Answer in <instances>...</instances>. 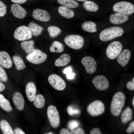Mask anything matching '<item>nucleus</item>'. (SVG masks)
<instances>
[{"label": "nucleus", "mask_w": 134, "mask_h": 134, "mask_svg": "<svg viewBox=\"0 0 134 134\" xmlns=\"http://www.w3.org/2000/svg\"><path fill=\"white\" fill-rule=\"evenodd\" d=\"M125 97L121 92H118L114 95L111 102L110 110L111 114L115 116H119L124 107Z\"/></svg>", "instance_id": "nucleus-1"}, {"label": "nucleus", "mask_w": 134, "mask_h": 134, "mask_svg": "<svg viewBox=\"0 0 134 134\" xmlns=\"http://www.w3.org/2000/svg\"><path fill=\"white\" fill-rule=\"evenodd\" d=\"M124 32L123 29L120 27H112L101 31L100 34L99 38L102 41H107L122 36Z\"/></svg>", "instance_id": "nucleus-2"}, {"label": "nucleus", "mask_w": 134, "mask_h": 134, "mask_svg": "<svg viewBox=\"0 0 134 134\" xmlns=\"http://www.w3.org/2000/svg\"><path fill=\"white\" fill-rule=\"evenodd\" d=\"M64 42L66 44L71 48L78 50L83 46L84 41L83 38L78 34L68 35L65 37Z\"/></svg>", "instance_id": "nucleus-3"}, {"label": "nucleus", "mask_w": 134, "mask_h": 134, "mask_svg": "<svg viewBox=\"0 0 134 134\" xmlns=\"http://www.w3.org/2000/svg\"><path fill=\"white\" fill-rule=\"evenodd\" d=\"M115 12L126 15H130L134 12V5L131 2L122 1L115 3L113 7Z\"/></svg>", "instance_id": "nucleus-4"}, {"label": "nucleus", "mask_w": 134, "mask_h": 134, "mask_svg": "<svg viewBox=\"0 0 134 134\" xmlns=\"http://www.w3.org/2000/svg\"><path fill=\"white\" fill-rule=\"evenodd\" d=\"M123 47L122 43L118 41L111 42L106 48V54L107 57L110 60L116 59L121 52Z\"/></svg>", "instance_id": "nucleus-5"}, {"label": "nucleus", "mask_w": 134, "mask_h": 134, "mask_svg": "<svg viewBox=\"0 0 134 134\" xmlns=\"http://www.w3.org/2000/svg\"><path fill=\"white\" fill-rule=\"evenodd\" d=\"M47 114L51 126L54 129L58 128L60 124V119L56 107L52 105H49L47 109Z\"/></svg>", "instance_id": "nucleus-6"}, {"label": "nucleus", "mask_w": 134, "mask_h": 134, "mask_svg": "<svg viewBox=\"0 0 134 134\" xmlns=\"http://www.w3.org/2000/svg\"><path fill=\"white\" fill-rule=\"evenodd\" d=\"M104 103L99 100H95L88 106L87 110L90 115L96 116L102 114L105 111Z\"/></svg>", "instance_id": "nucleus-7"}, {"label": "nucleus", "mask_w": 134, "mask_h": 134, "mask_svg": "<svg viewBox=\"0 0 134 134\" xmlns=\"http://www.w3.org/2000/svg\"><path fill=\"white\" fill-rule=\"evenodd\" d=\"M47 57L46 54L39 49H36L32 53L28 54L26 58L32 64H39L45 61Z\"/></svg>", "instance_id": "nucleus-8"}, {"label": "nucleus", "mask_w": 134, "mask_h": 134, "mask_svg": "<svg viewBox=\"0 0 134 134\" xmlns=\"http://www.w3.org/2000/svg\"><path fill=\"white\" fill-rule=\"evenodd\" d=\"M13 36L15 39L20 41H23L31 39L33 35L28 27L22 25L16 29Z\"/></svg>", "instance_id": "nucleus-9"}, {"label": "nucleus", "mask_w": 134, "mask_h": 134, "mask_svg": "<svg viewBox=\"0 0 134 134\" xmlns=\"http://www.w3.org/2000/svg\"><path fill=\"white\" fill-rule=\"evenodd\" d=\"M48 81L50 85L55 89L62 91L66 88V84L64 80L56 74H50L48 78Z\"/></svg>", "instance_id": "nucleus-10"}, {"label": "nucleus", "mask_w": 134, "mask_h": 134, "mask_svg": "<svg viewBox=\"0 0 134 134\" xmlns=\"http://www.w3.org/2000/svg\"><path fill=\"white\" fill-rule=\"evenodd\" d=\"M92 82L96 88L100 91H104L109 87V82L104 75H97L93 79Z\"/></svg>", "instance_id": "nucleus-11"}, {"label": "nucleus", "mask_w": 134, "mask_h": 134, "mask_svg": "<svg viewBox=\"0 0 134 134\" xmlns=\"http://www.w3.org/2000/svg\"><path fill=\"white\" fill-rule=\"evenodd\" d=\"M81 62L84 67L87 73L92 74L96 71L97 64L92 57L90 56L84 57L82 59Z\"/></svg>", "instance_id": "nucleus-12"}, {"label": "nucleus", "mask_w": 134, "mask_h": 134, "mask_svg": "<svg viewBox=\"0 0 134 134\" xmlns=\"http://www.w3.org/2000/svg\"><path fill=\"white\" fill-rule=\"evenodd\" d=\"M32 16L35 19L43 22H48L50 19V15L46 11L39 8H36L33 10Z\"/></svg>", "instance_id": "nucleus-13"}, {"label": "nucleus", "mask_w": 134, "mask_h": 134, "mask_svg": "<svg viewBox=\"0 0 134 134\" xmlns=\"http://www.w3.org/2000/svg\"><path fill=\"white\" fill-rule=\"evenodd\" d=\"M11 12L15 17L22 19L26 16L27 12L25 9L20 5L17 4H12L10 7Z\"/></svg>", "instance_id": "nucleus-14"}, {"label": "nucleus", "mask_w": 134, "mask_h": 134, "mask_svg": "<svg viewBox=\"0 0 134 134\" xmlns=\"http://www.w3.org/2000/svg\"><path fill=\"white\" fill-rule=\"evenodd\" d=\"M131 55V51L129 50L124 49L117 57V62L122 67H125L128 63Z\"/></svg>", "instance_id": "nucleus-15"}, {"label": "nucleus", "mask_w": 134, "mask_h": 134, "mask_svg": "<svg viewBox=\"0 0 134 134\" xmlns=\"http://www.w3.org/2000/svg\"><path fill=\"white\" fill-rule=\"evenodd\" d=\"M129 19V18L127 15L117 13L110 15L109 21L112 24L117 25L124 23Z\"/></svg>", "instance_id": "nucleus-16"}, {"label": "nucleus", "mask_w": 134, "mask_h": 134, "mask_svg": "<svg viewBox=\"0 0 134 134\" xmlns=\"http://www.w3.org/2000/svg\"><path fill=\"white\" fill-rule=\"evenodd\" d=\"M25 91L27 97L30 101L34 100L36 92V89L34 84L32 82H28L27 84Z\"/></svg>", "instance_id": "nucleus-17"}, {"label": "nucleus", "mask_w": 134, "mask_h": 134, "mask_svg": "<svg viewBox=\"0 0 134 134\" xmlns=\"http://www.w3.org/2000/svg\"><path fill=\"white\" fill-rule=\"evenodd\" d=\"M0 64L6 68H9L12 65V62L8 53L4 51H0Z\"/></svg>", "instance_id": "nucleus-18"}, {"label": "nucleus", "mask_w": 134, "mask_h": 134, "mask_svg": "<svg viewBox=\"0 0 134 134\" xmlns=\"http://www.w3.org/2000/svg\"><path fill=\"white\" fill-rule=\"evenodd\" d=\"M13 102L17 109L22 110L24 107L25 100L22 94L18 92H16L13 97Z\"/></svg>", "instance_id": "nucleus-19"}, {"label": "nucleus", "mask_w": 134, "mask_h": 134, "mask_svg": "<svg viewBox=\"0 0 134 134\" xmlns=\"http://www.w3.org/2000/svg\"><path fill=\"white\" fill-rule=\"evenodd\" d=\"M71 57L68 54H63L55 61V65L57 67L64 66L68 65L70 62Z\"/></svg>", "instance_id": "nucleus-20"}, {"label": "nucleus", "mask_w": 134, "mask_h": 134, "mask_svg": "<svg viewBox=\"0 0 134 134\" xmlns=\"http://www.w3.org/2000/svg\"><path fill=\"white\" fill-rule=\"evenodd\" d=\"M59 13L62 16L67 19L73 18L74 16V11L69 8L63 6H59L58 8Z\"/></svg>", "instance_id": "nucleus-21"}, {"label": "nucleus", "mask_w": 134, "mask_h": 134, "mask_svg": "<svg viewBox=\"0 0 134 134\" xmlns=\"http://www.w3.org/2000/svg\"><path fill=\"white\" fill-rule=\"evenodd\" d=\"M133 112L129 106L127 107L121 114V118L122 122L125 124L131 121L133 118Z\"/></svg>", "instance_id": "nucleus-22"}, {"label": "nucleus", "mask_w": 134, "mask_h": 134, "mask_svg": "<svg viewBox=\"0 0 134 134\" xmlns=\"http://www.w3.org/2000/svg\"><path fill=\"white\" fill-rule=\"evenodd\" d=\"M81 27L84 31L90 33L96 32L97 31L96 23L91 21H85L81 25Z\"/></svg>", "instance_id": "nucleus-23"}, {"label": "nucleus", "mask_w": 134, "mask_h": 134, "mask_svg": "<svg viewBox=\"0 0 134 134\" xmlns=\"http://www.w3.org/2000/svg\"><path fill=\"white\" fill-rule=\"evenodd\" d=\"M33 35L35 36L39 35L43 30V28L38 24L33 22H30L28 26Z\"/></svg>", "instance_id": "nucleus-24"}, {"label": "nucleus", "mask_w": 134, "mask_h": 134, "mask_svg": "<svg viewBox=\"0 0 134 134\" xmlns=\"http://www.w3.org/2000/svg\"><path fill=\"white\" fill-rule=\"evenodd\" d=\"M34 41L33 40L25 41L21 42V46L26 54H29L33 52L35 49L34 45Z\"/></svg>", "instance_id": "nucleus-25"}, {"label": "nucleus", "mask_w": 134, "mask_h": 134, "mask_svg": "<svg viewBox=\"0 0 134 134\" xmlns=\"http://www.w3.org/2000/svg\"><path fill=\"white\" fill-rule=\"evenodd\" d=\"M84 8L87 11L95 12L99 9L98 5L94 2L91 1H86L83 3Z\"/></svg>", "instance_id": "nucleus-26"}, {"label": "nucleus", "mask_w": 134, "mask_h": 134, "mask_svg": "<svg viewBox=\"0 0 134 134\" xmlns=\"http://www.w3.org/2000/svg\"><path fill=\"white\" fill-rule=\"evenodd\" d=\"M0 128L4 134H13L14 132L9 123L6 120H2L0 122Z\"/></svg>", "instance_id": "nucleus-27"}, {"label": "nucleus", "mask_w": 134, "mask_h": 134, "mask_svg": "<svg viewBox=\"0 0 134 134\" xmlns=\"http://www.w3.org/2000/svg\"><path fill=\"white\" fill-rule=\"evenodd\" d=\"M12 58L17 70H22L26 67L24 61L20 57L17 55H15L12 57Z\"/></svg>", "instance_id": "nucleus-28"}, {"label": "nucleus", "mask_w": 134, "mask_h": 134, "mask_svg": "<svg viewBox=\"0 0 134 134\" xmlns=\"http://www.w3.org/2000/svg\"><path fill=\"white\" fill-rule=\"evenodd\" d=\"M64 50L63 45L60 42L58 41H54L50 46L49 50L52 52L61 53Z\"/></svg>", "instance_id": "nucleus-29"}, {"label": "nucleus", "mask_w": 134, "mask_h": 134, "mask_svg": "<svg viewBox=\"0 0 134 134\" xmlns=\"http://www.w3.org/2000/svg\"><path fill=\"white\" fill-rule=\"evenodd\" d=\"M0 106L7 112H10L12 108L9 101L2 95L0 94Z\"/></svg>", "instance_id": "nucleus-30"}, {"label": "nucleus", "mask_w": 134, "mask_h": 134, "mask_svg": "<svg viewBox=\"0 0 134 134\" xmlns=\"http://www.w3.org/2000/svg\"><path fill=\"white\" fill-rule=\"evenodd\" d=\"M33 104L36 108H40L43 107L45 104V99L42 95L38 94L36 96L34 100Z\"/></svg>", "instance_id": "nucleus-31"}, {"label": "nucleus", "mask_w": 134, "mask_h": 134, "mask_svg": "<svg viewBox=\"0 0 134 134\" xmlns=\"http://www.w3.org/2000/svg\"><path fill=\"white\" fill-rule=\"evenodd\" d=\"M47 30L50 37L54 38L58 35L61 33V29L57 27L50 26L47 28Z\"/></svg>", "instance_id": "nucleus-32"}, {"label": "nucleus", "mask_w": 134, "mask_h": 134, "mask_svg": "<svg viewBox=\"0 0 134 134\" xmlns=\"http://www.w3.org/2000/svg\"><path fill=\"white\" fill-rule=\"evenodd\" d=\"M58 2L69 8H75L78 6V3L74 0H57Z\"/></svg>", "instance_id": "nucleus-33"}, {"label": "nucleus", "mask_w": 134, "mask_h": 134, "mask_svg": "<svg viewBox=\"0 0 134 134\" xmlns=\"http://www.w3.org/2000/svg\"><path fill=\"white\" fill-rule=\"evenodd\" d=\"M64 73L66 74L67 78L68 79H72L74 77L75 74L72 72V69L71 67L68 66L65 68L63 71Z\"/></svg>", "instance_id": "nucleus-34"}, {"label": "nucleus", "mask_w": 134, "mask_h": 134, "mask_svg": "<svg viewBox=\"0 0 134 134\" xmlns=\"http://www.w3.org/2000/svg\"><path fill=\"white\" fill-rule=\"evenodd\" d=\"M79 125L78 122L75 120H71L69 121L68 124V127L70 130L72 131L77 128Z\"/></svg>", "instance_id": "nucleus-35"}, {"label": "nucleus", "mask_w": 134, "mask_h": 134, "mask_svg": "<svg viewBox=\"0 0 134 134\" xmlns=\"http://www.w3.org/2000/svg\"><path fill=\"white\" fill-rule=\"evenodd\" d=\"M8 77L4 68L0 65V81L3 82L7 81Z\"/></svg>", "instance_id": "nucleus-36"}, {"label": "nucleus", "mask_w": 134, "mask_h": 134, "mask_svg": "<svg viewBox=\"0 0 134 134\" xmlns=\"http://www.w3.org/2000/svg\"><path fill=\"white\" fill-rule=\"evenodd\" d=\"M6 12V5L3 2L0 0V17L4 16Z\"/></svg>", "instance_id": "nucleus-37"}, {"label": "nucleus", "mask_w": 134, "mask_h": 134, "mask_svg": "<svg viewBox=\"0 0 134 134\" xmlns=\"http://www.w3.org/2000/svg\"><path fill=\"white\" fill-rule=\"evenodd\" d=\"M71 134H85L84 130L81 128H79L75 130L71 131L70 132Z\"/></svg>", "instance_id": "nucleus-38"}, {"label": "nucleus", "mask_w": 134, "mask_h": 134, "mask_svg": "<svg viewBox=\"0 0 134 134\" xmlns=\"http://www.w3.org/2000/svg\"><path fill=\"white\" fill-rule=\"evenodd\" d=\"M126 87L128 90H134V77L133 78L131 81L128 82L127 84Z\"/></svg>", "instance_id": "nucleus-39"}, {"label": "nucleus", "mask_w": 134, "mask_h": 134, "mask_svg": "<svg viewBox=\"0 0 134 134\" xmlns=\"http://www.w3.org/2000/svg\"><path fill=\"white\" fill-rule=\"evenodd\" d=\"M126 132L128 133H131L134 132V121L132 122L130 124L129 127L127 128Z\"/></svg>", "instance_id": "nucleus-40"}, {"label": "nucleus", "mask_w": 134, "mask_h": 134, "mask_svg": "<svg viewBox=\"0 0 134 134\" xmlns=\"http://www.w3.org/2000/svg\"><path fill=\"white\" fill-rule=\"evenodd\" d=\"M90 134H101V132L100 129L98 128H95L92 129L90 132Z\"/></svg>", "instance_id": "nucleus-41"}, {"label": "nucleus", "mask_w": 134, "mask_h": 134, "mask_svg": "<svg viewBox=\"0 0 134 134\" xmlns=\"http://www.w3.org/2000/svg\"><path fill=\"white\" fill-rule=\"evenodd\" d=\"M14 133L15 134H25V133L21 129L16 128H15L13 131Z\"/></svg>", "instance_id": "nucleus-42"}, {"label": "nucleus", "mask_w": 134, "mask_h": 134, "mask_svg": "<svg viewBox=\"0 0 134 134\" xmlns=\"http://www.w3.org/2000/svg\"><path fill=\"white\" fill-rule=\"evenodd\" d=\"M60 134H69L70 132L67 129L63 128L59 132Z\"/></svg>", "instance_id": "nucleus-43"}, {"label": "nucleus", "mask_w": 134, "mask_h": 134, "mask_svg": "<svg viewBox=\"0 0 134 134\" xmlns=\"http://www.w3.org/2000/svg\"><path fill=\"white\" fill-rule=\"evenodd\" d=\"M73 108L70 106H68L67 108V112L68 114L70 115H73Z\"/></svg>", "instance_id": "nucleus-44"}, {"label": "nucleus", "mask_w": 134, "mask_h": 134, "mask_svg": "<svg viewBox=\"0 0 134 134\" xmlns=\"http://www.w3.org/2000/svg\"><path fill=\"white\" fill-rule=\"evenodd\" d=\"M13 2L17 4H22L25 3L27 0H11Z\"/></svg>", "instance_id": "nucleus-45"}, {"label": "nucleus", "mask_w": 134, "mask_h": 134, "mask_svg": "<svg viewBox=\"0 0 134 134\" xmlns=\"http://www.w3.org/2000/svg\"><path fill=\"white\" fill-rule=\"evenodd\" d=\"M5 88L4 85L0 82V92L3 91Z\"/></svg>", "instance_id": "nucleus-46"}, {"label": "nucleus", "mask_w": 134, "mask_h": 134, "mask_svg": "<svg viewBox=\"0 0 134 134\" xmlns=\"http://www.w3.org/2000/svg\"><path fill=\"white\" fill-rule=\"evenodd\" d=\"M132 104L133 106L134 107V97L133 98L132 101Z\"/></svg>", "instance_id": "nucleus-47"}, {"label": "nucleus", "mask_w": 134, "mask_h": 134, "mask_svg": "<svg viewBox=\"0 0 134 134\" xmlns=\"http://www.w3.org/2000/svg\"><path fill=\"white\" fill-rule=\"evenodd\" d=\"M77 0L78 1H87V0Z\"/></svg>", "instance_id": "nucleus-48"}, {"label": "nucleus", "mask_w": 134, "mask_h": 134, "mask_svg": "<svg viewBox=\"0 0 134 134\" xmlns=\"http://www.w3.org/2000/svg\"><path fill=\"white\" fill-rule=\"evenodd\" d=\"M53 133H52V132H50L48 133H47V134H53Z\"/></svg>", "instance_id": "nucleus-49"}]
</instances>
